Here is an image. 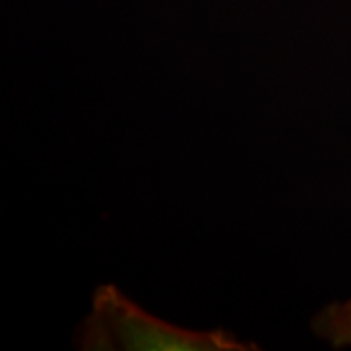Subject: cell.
Here are the masks:
<instances>
[{"mask_svg": "<svg viewBox=\"0 0 351 351\" xmlns=\"http://www.w3.org/2000/svg\"><path fill=\"white\" fill-rule=\"evenodd\" d=\"M73 343L85 351H252L254 341L232 332L192 330L153 315L116 285L95 289L91 311L78 326Z\"/></svg>", "mask_w": 351, "mask_h": 351, "instance_id": "6da1fadb", "label": "cell"}, {"mask_svg": "<svg viewBox=\"0 0 351 351\" xmlns=\"http://www.w3.org/2000/svg\"><path fill=\"white\" fill-rule=\"evenodd\" d=\"M315 330L333 346L351 345V298L340 304L328 306L315 319Z\"/></svg>", "mask_w": 351, "mask_h": 351, "instance_id": "7a4b0ae2", "label": "cell"}]
</instances>
